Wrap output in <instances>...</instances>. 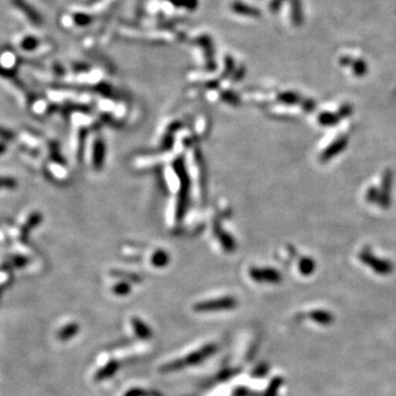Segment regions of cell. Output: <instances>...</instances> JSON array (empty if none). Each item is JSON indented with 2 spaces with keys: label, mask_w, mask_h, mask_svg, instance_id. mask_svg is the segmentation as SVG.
Listing matches in <instances>:
<instances>
[{
  "label": "cell",
  "mask_w": 396,
  "mask_h": 396,
  "mask_svg": "<svg viewBox=\"0 0 396 396\" xmlns=\"http://www.w3.org/2000/svg\"><path fill=\"white\" fill-rule=\"evenodd\" d=\"M251 275L254 280L257 281H269L271 283H275L279 282L281 280V275L279 274L278 271L272 270V269H264V270H258V269H253L251 271Z\"/></svg>",
  "instance_id": "6"
},
{
  "label": "cell",
  "mask_w": 396,
  "mask_h": 396,
  "mask_svg": "<svg viewBox=\"0 0 396 396\" xmlns=\"http://www.w3.org/2000/svg\"><path fill=\"white\" fill-rule=\"evenodd\" d=\"M302 107H303V109H304L305 111L309 112V111H311V110H314L315 103H314V101H312L311 99H306L305 101H303Z\"/></svg>",
  "instance_id": "14"
},
{
  "label": "cell",
  "mask_w": 396,
  "mask_h": 396,
  "mask_svg": "<svg viewBox=\"0 0 396 396\" xmlns=\"http://www.w3.org/2000/svg\"><path fill=\"white\" fill-rule=\"evenodd\" d=\"M136 329H137V334L140 336V337H142V338H148L150 335V333H149V329L148 328H146L145 327V325H143L142 323L141 324H138L137 326H136Z\"/></svg>",
  "instance_id": "12"
},
{
  "label": "cell",
  "mask_w": 396,
  "mask_h": 396,
  "mask_svg": "<svg viewBox=\"0 0 396 396\" xmlns=\"http://www.w3.org/2000/svg\"><path fill=\"white\" fill-rule=\"evenodd\" d=\"M351 112H352V107L349 106V105H344V106L340 107L339 111H338V114H339L340 118H346L349 116Z\"/></svg>",
  "instance_id": "13"
},
{
  "label": "cell",
  "mask_w": 396,
  "mask_h": 396,
  "mask_svg": "<svg viewBox=\"0 0 396 396\" xmlns=\"http://www.w3.org/2000/svg\"><path fill=\"white\" fill-rule=\"evenodd\" d=\"M340 116L338 113L334 112H322L318 116V121L322 126L326 127H331V126H336L338 123L340 121Z\"/></svg>",
  "instance_id": "7"
},
{
  "label": "cell",
  "mask_w": 396,
  "mask_h": 396,
  "mask_svg": "<svg viewBox=\"0 0 396 396\" xmlns=\"http://www.w3.org/2000/svg\"><path fill=\"white\" fill-rule=\"evenodd\" d=\"M235 305L232 298H222L220 301H214L208 303H202L197 305L196 309L201 311H216L222 309H230Z\"/></svg>",
  "instance_id": "5"
},
{
  "label": "cell",
  "mask_w": 396,
  "mask_h": 396,
  "mask_svg": "<svg viewBox=\"0 0 396 396\" xmlns=\"http://www.w3.org/2000/svg\"><path fill=\"white\" fill-rule=\"evenodd\" d=\"M392 180H393V174L391 170H385L384 173H383L380 196L378 201V204L383 209H386L389 207V205H391Z\"/></svg>",
  "instance_id": "3"
},
{
  "label": "cell",
  "mask_w": 396,
  "mask_h": 396,
  "mask_svg": "<svg viewBox=\"0 0 396 396\" xmlns=\"http://www.w3.org/2000/svg\"><path fill=\"white\" fill-rule=\"evenodd\" d=\"M315 267H316L315 262L310 258H303L301 261H299L298 269L303 275H310V274L314 272Z\"/></svg>",
  "instance_id": "8"
},
{
  "label": "cell",
  "mask_w": 396,
  "mask_h": 396,
  "mask_svg": "<svg viewBox=\"0 0 396 396\" xmlns=\"http://www.w3.org/2000/svg\"><path fill=\"white\" fill-rule=\"evenodd\" d=\"M351 66H353V73L357 76H363V75H366L367 72H368L367 64L363 61L358 60L355 62H352V64H351Z\"/></svg>",
  "instance_id": "9"
},
{
  "label": "cell",
  "mask_w": 396,
  "mask_h": 396,
  "mask_svg": "<svg viewBox=\"0 0 396 396\" xmlns=\"http://www.w3.org/2000/svg\"><path fill=\"white\" fill-rule=\"evenodd\" d=\"M280 99L282 103L284 104H289V105H293V104H296L298 103L299 100H301V98H299V96L294 94V93H285L283 95L280 96Z\"/></svg>",
  "instance_id": "10"
},
{
  "label": "cell",
  "mask_w": 396,
  "mask_h": 396,
  "mask_svg": "<svg viewBox=\"0 0 396 396\" xmlns=\"http://www.w3.org/2000/svg\"><path fill=\"white\" fill-rule=\"evenodd\" d=\"M379 196H380V190H379V188H376V187H374V186H371V187H369V188H368L366 198H367V201H368L370 204L378 203V201H379Z\"/></svg>",
  "instance_id": "11"
},
{
  "label": "cell",
  "mask_w": 396,
  "mask_h": 396,
  "mask_svg": "<svg viewBox=\"0 0 396 396\" xmlns=\"http://www.w3.org/2000/svg\"><path fill=\"white\" fill-rule=\"evenodd\" d=\"M213 351H214L213 346H207L205 348L196 351V352H194V353L183 358V359H181V360H178L176 363H171V365L167 366L164 369H165V371H176V369H181L183 367L196 365V363H198L203 359L207 358L210 353H213Z\"/></svg>",
  "instance_id": "2"
},
{
  "label": "cell",
  "mask_w": 396,
  "mask_h": 396,
  "mask_svg": "<svg viewBox=\"0 0 396 396\" xmlns=\"http://www.w3.org/2000/svg\"><path fill=\"white\" fill-rule=\"evenodd\" d=\"M359 258L363 263L372 267L373 271H375L378 274H383V275H384V274H388L393 270V265L391 262L374 257V254L371 252V250H369L368 248L360 252Z\"/></svg>",
  "instance_id": "1"
},
{
  "label": "cell",
  "mask_w": 396,
  "mask_h": 396,
  "mask_svg": "<svg viewBox=\"0 0 396 396\" xmlns=\"http://www.w3.org/2000/svg\"><path fill=\"white\" fill-rule=\"evenodd\" d=\"M347 145H348V138L346 136L338 138L335 142L331 143L328 148L322 153L321 160L323 162H328L329 160L338 155L339 153H341L344 149H346Z\"/></svg>",
  "instance_id": "4"
}]
</instances>
